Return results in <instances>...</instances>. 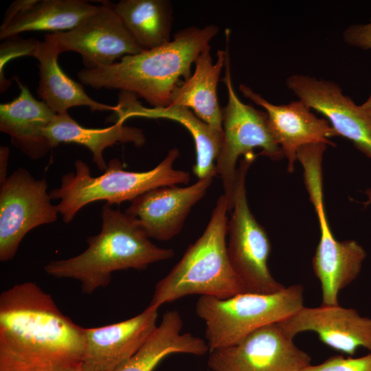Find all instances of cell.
I'll list each match as a JSON object with an SVG mask.
<instances>
[{"instance_id": "6da1fadb", "label": "cell", "mask_w": 371, "mask_h": 371, "mask_svg": "<svg viewBox=\"0 0 371 371\" xmlns=\"http://www.w3.org/2000/svg\"><path fill=\"white\" fill-rule=\"evenodd\" d=\"M85 328L32 282L0 295V371H72L82 361Z\"/></svg>"}, {"instance_id": "7a4b0ae2", "label": "cell", "mask_w": 371, "mask_h": 371, "mask_svg": "<svg viewBox=\"0 0 371 371\" xmlns=\"http://www.w3.org/2000/svg\"><path fill=\"white\" fill-rule=\"evenodd\" d=\"M219 29L214 25L178 31L160 47L128 55L117 63L78 73L80 81L95 89H116L144 99L153 107H167L181 78L188 80L191 66L210 45Z\"/></svg>"}, {"instance_id": "3957f363", "label": "cell", "mask_w": 371, "mask_h": 371, "mask_svg": "<svg viewBox=\"0 0 371 371\" xmlns=\"http://www.w3.org/2000/svg\"><path fill=\"white\" fill-rule=\"evenodd\" d=\"M101 218V230L88 238V247L78 256L49 262L44 267L47 274L78 280L82 291L91 294L107 286L114 271L146 269L173 256L172 249L153 243L139 221L119 208L106 203Z\"/></svg>"}, {"instance_id": "277c9868", "label": "cell", "mask_w": 371, "mask_h": 371, "mask_svg": "<svg viewBox=\"0 0 371 371\" xmlns=\"http://www.w3.org/2000/svg\"><path fill=\"white\" fill-rule=\"evenodd\" d=\"M228 211L227 201L222 194L202 235L156 284L150 306L159 308L190 295L227 298L245 292L227 255Z\"/></svg>"}, {"instance_id": "5b68a950", "label": "cell", "mask_w": 371, "mask_h": 371, "mask_svg": "<svg viewBox=\"0 0 371 371\" xmlns=\"http://www.w3.org/2000/svg\"><path fill=\"white\" fill-rule=\"evenodd\" d=\"M179 156L177 148L170 150L156 167L145 172L123 170L120 160L113 159L104 172L94 177L89 166L81 159L74 162L76 172L64 175L59 188L49 192L52 199H60L56 205L65 223H70L86 205L106 201L109 205L132 201L141 194L155 188L187 184L188 172L175 170L173 164Z\"/></svg>"}, {"instance_id": "8992f818", "label": "cell", "mask_w": 371, "mask_h": 371, "mask_svg": "<svg viewBox=\"0 0 371 371\" xmlns=\"http://www.w3.org/2000/svg\"><path fill=\"white\" fill-rule=\"evenodd\" d=\"M304 306V289L293 284L269 294L243 292L227 298L200 296L196 313L205 324L210 351L234 345L254 330L279 323Z\"/></svg>"}, {"instance_id": "52a82bcc", "label": "cell", "mask_w": 371, "mask_h": 371, "mask_svg": "<svg viewBox=\"0 0 371 371\" xmlns=\"http://www.w3.org/2000/svg\"><path fill=\"white\" fill-rule=\"evenodd\" d=\"M226 56L223 82L227 91V103L223 109V141L216 161V174L222 180L224 196L229 210L233 205L236 163L243 155H254V149L260 148V155L271 160L284 157L269 124L266 111L243 103L235 92L231 78L229 41L230 32H225Z\"/></svg>"}, {"instance_id": "ba28073f", "label": "cell", "mask_w": 371, "mask_h": 371, "mask_svg": "<svg viewBox=\"0 0 371 371\" xmlns=\"http://www.w3.org/2000/svg\"><path fill=\"white\" fill-rule=\"evenodd\" d=\"M256 155L244 157L237 168L233 205L227 222V255L245 292L269 294L285 286L268 267L271 243L264 227L251 213L247 199L246 175Z\"/></svg>"}, {"instance_id": "9c48e42d", "label": "cell", "mask_w": 371, "mask_h": 371, "mask_svg": "<svg viewBox=\"0 0 371 371\" xmlns=\"http://www.w3.org/2000/svg\"><path fill=\"white\" fill-rule=\"evenodd\" d=\"M45 179H36L20 168L1 183L0 260L12 259L25 236L34 228L54 223L58 211L51 203Z\"/></svg>"}, {"instance_id": "30bf717a", "label": "cell", "mask_w": 371, "mask_h": 371, "mask_svg": "<svg viewBox=\"0 0 371 371\" xmlns=\"http://www.w3.org/2000/svg\"><path fill=\"white\" fill-rule=\"evenodd\" d=\"M278 323L262 326L239 342L210 351L212 371H301L311 357L300 349Z\"/></svg>"}, {"instance_id": "8fae6325", "label": "cell", "mask_w": 371, "mask_h": 371, "mask_svg": "<svg viewBox=\"0 0 371 371\" xmlns=\"http://www.w3.org/2000/svg\"><path fill=\"white\" fill-rule=\"evenodd\" d=\"M47 34L61 53H79L86 69L109 65L117 58L144 51L109 1H102L98 12L72 30Z\"/></svg>"}, {"instance_id": "7c38bea8", "label": "cell", "mask_w": 371, "mask_h": 371, "mask_svg": "<svg viewBox=\"0 0 371 371\" xmlns=\"http://www.w3.org/2000/svg\"><path fill=\"white\" fill-rule=\"evenodd\" d=\"M286 85L298 100L323 115L338 136L350 140L371 159V118L337 83L296 74L286 80Z\"/></svg>"}, {"instance_id": "4fadbf2b", "label": "cell", "mask_w": 371, "mask_h": 371, "mask_svg": "<svg viewBox=\"0 0 371 371\" xmlns=\"http://www.w3.org/2000/svg\"><path fill=\"white\" fill-rule=\"evenodd\" d=\"M278 324L292 338L302 332H314L322 343L349 355L359 348L371 351V317L361 316L352 308L304 306Z\"/></svg>"}, {"instance_id": "5bb4252c", "label": "cell", "mask_w": 371, "mask_h": 371, "mask_svg": "<svg viewBox=\"0 0 371 371\" xmlns=\"http://www.w3.org/2000/svg\"><path fill=\"white\" fill-rule=\"evenodd\" d=\"M239 89L245 98L262 107L267 113L271 131L288 160L289 172H293L297 152L302 147L319 143L335 146L330 139L338 135L328 121L317 117L302 101L274 104L247 85L241 84Z\"/></svg>"}, {"instance_id": "9a60e30c", "label": "cell", "mask_w": 371, "mask_h": 371, "mask_svg": "<svg viewBox=\"0 0 371 371\" xmlns=\"http://www.w3.org/2000/svg\"><path fill=\"white\" fill-rule=\"evenodd\" d=\"M317 215L320 238L312 259L313 270L321 284L323 305H337L339 292L359 276L366 258L364 248L354 240H338L325 213L323 194L311 197Z\"/></svg>"}, {"instance_id": "2e32d148", "label": "cell", "mask_w": 371, "mask_h": 371, "mask_svg": "<svg viewBox=\"0 0 371 371\" xmlns=\"http://www.w3.org/2000/svg\"><path fill=\"white\" fill-rule=\"evenodd\" d=\"M212 177L181 188L165 186L150 190L133 199L125 212L140 223L149 238L169 240L183 228L192 207L205 194Z\"/></svg>"}, {"instance_id": "e0dca14e", "label": "cell", "mask_w": 371, "mask_h": 371, "mask_svg": "<svg viewBox=\"0 0 371 371\" xmlns=\"http://www.w3.org/2000/svg\"><path fill=\"white\" fill-rule=\"evenodd\" d=\"M158 308L113 324L85 328L82 363L91 371H111L133 357L156 330Z\"/></svg>"}, {"instance_id": "ac0fdd59", "label": "cell", "mask_w": 371, "mask_h": 371, "mask_svg": "<svg viewBox=\"0 0 371 371\" xmlns=\"http://www.w3.org/2000/svg\"><path fill=\"white\" fill-rule=\"evenodd\" d=\"M116 106L113 120L115 123H124L133 117H145L171 120L182 124L190 133L195 144L194 175L199 179L214 177L217 175L216 161L222 145L223 133L199 119L189 109L172 105L145 107L136 95L125 91H120Z\"/></svg>"}, {"instance_id": "d6986e66", "label": "cell", "mask_w": 371, "mask_h": 371, "mask_svg": "<svg viewBox=\"0 0 371 371\" xmlns=\"http://www.w3.org/2000/svg\"><path fill=\"white\" fill-rule=\"evenodd\" d=\"M15 80L20 93L12 101L0 104V131L9 135L12 144L29 157L40 159L52 148L45 129L56 113L35 99L27 85Z\"/></svg>"}, {"instance_id": "ffe728a7", "label": "cell", "mask_w": 371, "mask_h": 371, "mask_svg": "<svg viewBox=\"0 0 371 371\" xmlns=\"http://www.w3.org/2000/svg\"><path fill=\"white\" fill-rule=\"evenodd\" d=\"M56 42L47 34L38 41L34 53L38 61L39 98L56 114L67 112L70 108L87 106L92 112L117 110V106L98 102L89 96L83 86L67 76L60 67L58 57L60 54Z\"/></svg>"}, {"instance_id": "44dd1931", "label": "cell", "mask_w": 371, "mask_h": 371, "mask_svg": "<svg viewBox=\"0 0 371 371\" xmlns=\"http://www.w3.org/2000/svg\"><path fill=\"white\" fill-rule=\"evenodd\" d=\"M210 45L197 57L190 77L173 90L169 106L191 109L201 120L223 133V109L217 96V86L225 65L226 49L217 52L213 63Z\"/></svg>"}, {"instance_id": "7402d4cb", "label": "cell", "mask_w": 371, "mask_h": 371, "mask_svg": "<svg viewBox=\"0 0 371 371\" xmlns=\"http://www.w3.org/2000/svg\"><path fill=\"white\" fill-rule=\"evenodd\" d=\"M45 135L52 148L61 143H75L87 147L100 171H105L107 168L103 156L105 148L118 143H132L140 147L146 142L140 128L119 122L106 128H89L76 122L68 112L56 114L45 129Z\"/></svg>"}, {"instance_id": "603a6c76", "label": "cell", "mask_w": 371, "mask_h": 371, "mask_svg": "<svg viewBox=\"0 0 371 371\" xmlns=\"http://www.w3.org/2000/svg\"><path fill=\"white\" fill-rule=\"evenodd\" d=\"M179 313L166 311L156 330L142 348L125 363L111 371H153L167 356L175 353L203 355L210 350L207 342L181 332Z\"/></svg>"}, {"instance_id": "cb8c5ba5", "label": "cell", "mask_w": 371, "mask_h": 371, "mask_svg": "<svg viewBox=\"0 0 371 371\" xmlns=\"http://www.w3.org/2000/svg\"><path fill=\"white\" fill-rule=\"evenodd\" d=\"M100 8L82 0H32L6 26L0 27V39L27 31H69Z\"/></svg>"}, {"instance_id": "d4e9b609", "label": "cell", "mask_w": 371, "mask_h": 371, "mask_svg": "<svg viewBox=\"0 0 371 371\" xmlns=\"http://www.w3.org/2000/svg\"><path fill=\"white\" fill-rule=\"evenodd\" d=\"M113 7L143 50L164 45L170 40L171 3L166 0H122Z\"/></svg>"}, {"instance_id": "484cf974", "label": "cell", "mask_w": 371, "mask_h": 371, "mask_svg": "<svg viewBox=\"0 0 371 371\" xmlns=\"http://www.w3.org/2000/svg\"><path fill=\"white\" fill-rule=\"evenodd\" d=\"M1 45V92L5 91L10 82L4 77V66L12 58L22 56H34L39 41L24 40L17 36L6 38Z\"/></svg>"}, {"instance_id": "4316f807", "label": "cell", "mask_w": 371, "mask_h": 371, "mask_svg": "<svg viewBox=\"0 0 371 371\" xmlns=\"http://www.w3.org/2000/svg\"><path fill=\"white\" fill-rule=\"evenodd\" d=\"M301 371H371V353L360 357L333 356L318 365H309Z\"/></svg>"}, {"instance_id": "83f0119b", "label": "cell", "mask_w": 371, "mask_h": 371, "mask_svg": "<svg viewBox=\"0 0 371 371\" xmlns=\"http://www.w3.org/2000/svg\"><path fill=\"white\" fill-rule=\"evenodd\" d=\"M343 39L350 46L371 49V20L367 23L348 26L343 32Z\"/></svg>"}, {"instance_id": "f1b7e54d", "label": "cell", "mask_w": 371, "mask_h": 371, "mask_svg": "<svg viewBox=\"0 0 371 371\" xmlns=\"http://www.w3.org/2000/svg\"><path fill=\"white\" fill-rule=\"evenodd\" d=\"M32 2V0H17L14 1L6 11L1 27L6 26L19 12Z\"/></svg>"}, {"instance_id": "f546056e", "label": "cell", "mask_w": 371, "mask_h": 371, "mask_svg": "<svg viewBox=\"0 0 371 371\" xmlns=\"http://www.w3.org/2000/svg\"><path fill=\"white\" fill-rule=\"evenodd\" d=\"M9 148L1 146L0 148V184L7 179V168L9 159Z\"/></svg>"}, {"instance_id": "4dcf8cb0", "label": "cell", "mask_w": 371, "mask_h": 371, "mask_svg": "<svg viewBox=\"0 0 371 371\" xmlns=\"http://www.w3.org/2000/svg\"><path fill=\"white\" fill-rule=\"evenodd\" d=\"M361 106L364 111L371 118V93L368 99Z\"/></svg>"}, {"instance_id": "1f68e13d", "label": "cell", "mask_w": 371, "mask_h": 371, "mask_svg": "<svg viewBox=\"0 0 371 371\" xmlns=\"http://www.w3.org/2000/svg\"><path fill=\"white\" fill-rule=\"evenodd\" d=\"M366 199L363 201V204L365 207L371 205V188L366 189L365 191Z\"/></svg>"}, {"instance_id": "d6a6232c", "label": "cell", "mask_w": 371, "mask_h": 371, "mask_svg": "<svg viewBox=\"0 0 371 371\" xmlns=\"http://www.w3.org/2000/svg\"><path fill=\"white\" fill-rule=\"evenodd\" d=\"M72 371H91V370H90L88 368H87L85 366L81 363L79 366H78L76 368H75Z\"/></svg>"}]
</instances>
